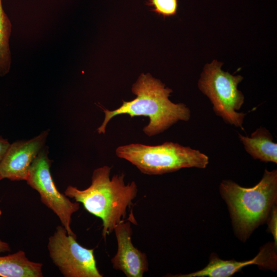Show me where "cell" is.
<instances>
[{
    "mask_svg": "<svg viewBox=\"0 0 277 277\" xmlns=\"http://www.w3.org/2000/svg\"><path fill=\"white\" fill-rule=\"evenodd\" d=\"M49 130L28 140L10 144L0 162V179L11 181H26L30 166L45 146Z\"/></svg>",
    "mask_w": 277,
    "mask_h": 277,
    "instance_id": "ba28073f",
    "label": "cell"
},
{
    "mask_svg": "<svg viewBox=\"0 0 277 277\" xmlns=\"http://www.w3.org/2000/svg\"><path fill=\"white\" fill-rule=\"evenodd\" d=\"M131 221H123L114 228L117 250L111 262L113 268L127 277H142L149 269L146 253L137 249L131 241Z\"/></svg>",
    "mask_w": 277,
    "mask_h": 277,
    "instance_id": "30bf717a",
    "label": "cell"
},
{
    "mask_svg": "<svg viewBox=\"0 0 277 277\" xmlns=\"http://www.w3.org/2000/svg\"><path fill=\"white\" fill-rule=\"evenodd\" d=\"M10 143L0 135V162L6 153Z\"/></svg>",
    "mask_w": 277,
    "mask_h": 277,
    "instance_id": "2e32d148",
    "label": "cell"
},
{
    "mask_svg": "<svg viewBox=\"0 0 277 277\" xmlns=\"http://www.w3.org/2000/svg\"><path fill=\"white\" fill-rule=\"evenodd\" d=\"M117 157L127 160L142 173L160 175L182 168H205L209 157L199 150L173 142L150 146L132 143L115 150Z\"/></svg>",
    "mask_w": 277,
    "mask_h": 277,
    "instance_id": "277c9868",
    "label": "cell"
},
{
    "mask_svg": "<svg viewBox=\"0 0 277 277\" xmlns=\"http://www.w3.org/2000/svg\"><path fill=\"white\" fill-rule=\"evenodd\" d=\"M153 10L164 16H172L177 9V0H150Z\"/></svg>",
    "mask_w": 277,
    "mask_h": 277,
    "instance_id": "5bb4252c",
    "label": "cell"
},
{
    "mask_svg": "<svg viewBox=\"0 0 277 277\" xmlns=\"http://www.w3.org/2000/svg\"><path fill=\"white\" fill-rule=\"evenodd\" d=\"M239 138L245 151L254 160L277 163V144L273 141L270 132L260 127L250 136L238 133Z\"/></svg>",
    "mask_w": 277,
    "mask_h": 277,
    "instance_id": "8fae6325",
    "label": "cell"
},
{
    "mask_svg": "<svg viewBox=\"0 0 277 277\" xmlns=\"http://www.w3.org/2000/svg\"><path fill=\"white\" fill-rule=\"evenodd\" d=\"M220 192L226 203L237 237L243 242L266 222L277 199V170L265 169L254 186L245 188L231 180H223Z\"/></svg>",
    "mask_w": 277,
    "mask_h": 277,
    "instance_id": "3957f363",
    "label": "cell"
},
{
    "mask_svg": "<svg viewBox=\"0 0 277 277\" xmlns=\"http://www.w3.org/2000/svg\"><path fill=\"white\" fill-rule=\"evenodd\" d=\"M43 264L30 261L25 252L0 256V276L2 277H42Z\"/></svg>",
    "mask_w": 277,
    "mask_h": 277,
    "instance_id": "7c38bea8",
    "label": "cell"
},
{
    "mask_svg": "<svg viewBox=\"0 0 277 277\" xmlns=\"http://www.w3.org/2000/svg\"><path fill=\"white\" fill-rule=\"evenodd\" d=\"M111 167L104 166L94 170L91 185L81 190L69 185L64 191L68 197L81 203L90 213L101 219L102 236L106 241L107 235L124 221L127 210L137 193L134 181L126 184L123 173L110 178Z\"/></svg>",
    "mask_w": 277,
    "mask_h": 277,
    "instance_id": "7a4b0ae2",
    "label": "cell"
},
{
    "mask_svg": "<svg viewBox=\"0 0 277 277\" xmlns=\"http://www.w3.org/2000/svg\"><path fill=\"white\" fill-rule=\"evenodd\" d=\"M266 222L268 224V230L273 235L274 243L277 246V208L274 205L271 210Z\"/></svg>",
    "mask_w": 277,
    "mask_h": 277,
    "instance_id": "9a60e30c",
    "label": "cell"
},
{
    "mask_svg": "<svg viewBox=\"0 0 277 277\" xmlns=\"http://www.w3.org/2000/svg\"><path fill=\"white\" fill-rule=\"evenodd\" d=\"M276 246L268 243L261 247L259 252L252 260L236 261L223 260L216 254L210 256L207 265L200 270L185 274L171 275L174 277H229L248 265H256L262 269L275 271L277 267Z\"/></svg>",
    "mask_w": 277,
    "mask_h": 277,
    "instance_id": "9c48e42d",
    "label": "cell"
},
{
    "mask_svg": "<svg viewBox=\"0 0 277 277\" xmlns=\"http://www.w3.org/2000/svg\"><path fill=\"white\" fill-rule=\"evenodd\" d=\"M1 215H2V210L0 209V218H1Z\"/></svg>",
    "mask_w": 277,
    "mask_h": 277,
    "instance_id": "ac0fdd59",
    "label": "cell"
},
{
    "mask_svg": "<svg viewBox=\"0 0 277 277\" xmlns=\"http://www.w3.org/2000/svg\"><path fill=\"white\" fill-rule=\"evenodd\" d=\"M132 91L136 96L133 100L123 101L121 106L113 110L102 108L105 116L97 129L99 134H104L110 120L121 114L131 117H148L149 122L143 131L148 136L162 133L179 121L190 118V109L183 103L171 102L169 97L172 90L149 73L141 74L133 85Z\"/></svg>",
    "mask_w": 277,
    "mask_h": 277,
    "instance_id": "6da1fadb",
    "label": "cell"
},
{
    "mask_svg": "<svg viewBox=\"0 0 277 277\" xmlns=\"http://www.w3.org/2000/svg\"><path fill=\"white\" fill-rule=\"evenodd\" d=\"M51 161L45 146L32 162L26 180L39 194L41 202L57 216L67 233L76 238L71 228L72 214L78 210L80 203L73 202L57 189L50 172Z\"/></svg>",
    "mask_w": 277,
    "mask_h": 277,
    "instance_id": "52a82bcc",
    "label": "cell"
},
{
    "mask_svg": "<svg viewBox=\"0 0 277 277\" xmlns=\"http://www.w3.org/2000/svg\"><path fill=\"white\" fill-rule=\"evenodd\" d=\"M11 249L9 245L0 240V253L10 251Z\"/></svg>",
    "mask_w": 277,
    "mask_h": 277,
    "instance_id": "e0dca14e",
    "label": "cell"
},
{
    "mask_svg": "<svg viewBox=\"0 0 277 277\" xmlns=\"http://www.w3.org/2000/svg\"><path fill=\"white\" fill-rule=\"evenodd\" d=\"M12 25L3 8L0 0V76L7 74L10 68L11 53L9 41Z\"/></svg>",
    "mask_w": 277,
    "mask_h": 277,
    "instance_id": "4fadbf2b",
    "label": "cell"
},
{
    "mask_svg": "<svg viewBox=\"0 0 277 277\" xmlns=\"http://www.w3.org/2000/svg\"><path fill=\"white\" fill-rule=\"evenodd\" d=\"M1 179H0V181H1Z\"/></svg>",
    "mask_w": 277,
    "mask_h": 277,
    "instance_id": "d6986e66",
    "label": "cell"
},
{
    "mask_svg": "<svg viewBox=\"0 0 277 277\" xmlns=\"http://www.w3.org/2000/svg\"><path fill=\"white\" fill-rule=\"evenodd\" d=\"M222 65L216 60L206 65L198 82L199 88L210 101L216 115L225 123L244 130L246 113L238 111L244 102V95L238 88L243 77L224 71Z\"/></svg>",
    "mask_w": 277,
    "mask_h": 277,
    "instance_id": "5b68a950",
    "label": "cell"
},
{
    "mask_svg": "<svg viewBox=\"0 0 277 277\" xmlns=\"http://www.w3.org/2000/svg\"><path fill=\"white\" fill-rule=\"evenodd\" d=\"M76 240L63 226H57L47 245L52 262L65 277H102L94 249L84 247Z\"/></svg>",
    "mask_w": 277,
    "mask_h": 277,
    "instance_id": "8992f818",
    "label": "cell"
}]
</instances>
